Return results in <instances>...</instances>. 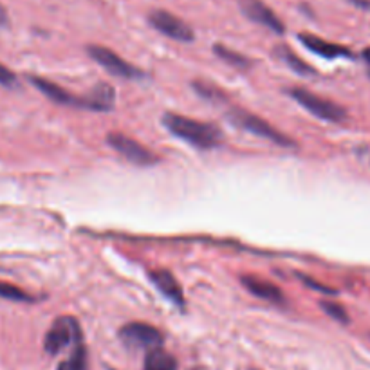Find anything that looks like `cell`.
<instances>
[{
    "instance_id": "5bb4252c",
    "label": "cell",
    "mask_w": 370,
    "mask_h": 370,
    "mask_svg": "<svg viewBox=\"0 0 370 370\" xmlns=\"http://www.w3.org/2000/svg\"><path fill=\"white\" fill-rule=\"evenodd\" d=\"M275 55L278 56L280 60L284 62L285 65H287L289 69L294 71V73H298V74H301V76H313V74H315V69H313L307 62L301 60L300 56H298L293 49L284 45V43L276 45Z\"/></svg>"
},
{
    "instance_id": "ac0fdd59",
    "label": "cell",
    "mask_w": 370,
    "mask_h": 370,
    "mask_svg": "<svg viewBox=\"0 0 370 370\" xmlns=\"http://www.w3.org/2000/svg\"><path fill=\"white\" fill-rule=\"evenodd\" d=\"M0 297L6 298V300L11 301H26V304H35L38 298L33 297V294L22 291L20 287L13 284H8V282H0Z\"/></svg>"
},
{
    "instance_id": "484cf974",
    "label": "cell",
    "mask_w": 370,
    "mask_h": 370,
    "mask_svg": "<svg viewBox=\"0 0 370 370\" xmlns=\"http://www.w3.org/2000/svg\"><path fill=\"white\" fill-rule=\"evenodd\" d=\"M192 370H201V369H192Z\"/></svg>"
},
{
    "instance_id": "4fadbf2b",
    "label": "cell",
    "mask_w": 370,
    "mask_h": 370,
    "mask_svg": "<svg viewBox=\"0 0 370 370\" xmlns=\"http://www.w3.org/2000/svg\"><path fill=\"white\" fill-rule=\"evenodd\" d=\"M241 282L242 285L257 298H262V300L269 301V304H275V306H284L285 304V297L284 293L280 291V287H276L275 284L267 282V280L259 278V276L255 275H244L241 278Z\"/></svg>"
},
{
    "instance_id": "d4e9b609",
    "label": "cell",
    "mask_w": 370,
    "mask_h": 370,
    "mask_svg": "<svg viewBox=\"0 0 370 370\" xmlns=\"http://www.w3.org/2000/svg\"><path fill=\"white\" fill-rule=\"evenodd\" d=\"M362 56H363V60H365V62H367V64H370V48L363 49Z\"/></svg>"
},
{
    "instance_id": "5b68a950",
    "label": "cell",
    "mask_w": 370,
    "mask_h": 370,
    "mask_svg": "<svg viewBox=\"0 0 370 370\" xmlns=\"http://www.w3.org/2000/svg\"><path fill=\"white\" fill-rule=\"evenodd\" d=\"M120 340L121 343L136 350H152L159 349L164 341L163 332L154 325L141 322L127 323L120 329Z\"/></svg>"
},
{
    "instance_id": "277c9868",
    "label": "cell",
    "mask_w": 370,
    "mask_h": 370,
    "mask_svg": "<svg viewBox=\"0 0 370 370\" xmlns=\"http://www.w3.org/2000/svg\"><path fill=\"white\" fill-rule=\"evenodd\" d=\"M78 341H82V329H80L78 320L73 316H60L55 320V323L45 334L43 349L51 356H56L67 349L69 345L78 343Z\"/></svg>"
},
{
    "instance_id": "9c48e42d",
    "label": "cell",
    "mask_w": 370,
    "mask_h": 370,
    "mask_svg": "<svg viewBox=\"0 0 370 370\" xmlns=\"http://www.w3.org/2000/svg\"><path fill=\"white\" fill-rule=\"evenodd\" d=\"M29 83L35 87L36 91L42 92L43 96H48L52 104L65 105V107H78V108H87V111H92V101L91 96H76L73 92L65 91L64 87L56 85V83L49 82L42 76H35V74H29L27 76Z\"/></svg>"
},
{
    "instance_id": "4316f807",
    "label": "cell",
    "mask_w": 370,
    "mask_h": 370,
    "mask_svg": "<svg viewBox=\"0 0 370 370\" xmlns=\"http://www.w3.org/2000/svg\"><path fill=\"white\" fill-rule=\"evenodd\" d=\"M369 76H370V73H369Z\"/></svg>"
},
{
    "instance_id": "3957f363",
    "label": "cell",
    "mask_w": 370,
    "mask_h": 370,
    "mask_svg": "<svg viewBox=\"0 0 370 370\" xmlns=\"http://www.w3.org/2000/svg\"><path fill=\"white\" fill-rule=\"evenodd\" d=\"M289 96L320 120L331 121V123H343L347 120V111L343 107H340L331 99H325L315 92L307 91V89H301V87L289 89Z\"/></svg>"
},
{
    "instance_id": "ba28073f",
    "label": "cell",
    "mask_w": 370,
    "mask_h": 370,
    "mask_svg": "<svg viewBox=\"0 0 370 370\" xmlns=\"http://www.w3.org/2000/svg\"><path fill=\"white\" fill-rule=\"evenodd\" d=\"M107 143L118 152V154L123 155L129 163L138 164V166H150V164H155L159 161V157H157L154 152L148 150L147 147H143L141 143L129 138L125 134H120V132L108 134Z\"/></svg>"
},
{
    "instance_id": "2e32d148",
    "label": "cell",
    "mask_w": 370,
    "mask_h": 370,
    "mask_svg": "<svg viewBox=\"0 0 370 370\" xmlns=\"http://www.w3.org/2000/svg\"><path fill=\"white\" fill-rule=\"evenodd\" d=\"M213 52H215L217 58H220L224 64H228L233 69L248 71L251 65H253V60H250L248 56L242 55V52L233 51V49L226 48L222 43H215V45H213Z\"/></svg>"
},
{
    "instance_id": "44dd1931",
    "label": "cell",
    "mask_w": 370,
    "mask_h": 370,
    "mask_svg": "<svg viewBox=\"0 0 370 370\" xmlns=\"http://www.w3.org/2000/svg\"><path fill=\"white\" fill-rule=\"evenodd\" d=\"M0 85L6 89H15L18 87V78L13 71L6 67L4 64H0Z\"/></svg>"
},
{
    "instance_id": "6da1fadb",
    "label": "cell",
    "mask_w": 370,
    "mask_h": 370,
    "mask_svg": "<svg viewBox=\"0 0 370 370\" xmlns=\"http://www.w3.org/2000/svg\"><path fill=\"white\" fill-rule=\"evenodd\" d=\"M161 121L168 132L201 150H211L222 143V132L213 123L192 120V118L173 114V112H166Z\"/></svg>"
},
{
    "instance_id": "52a82bcc",
    "label": "cell",
    "mask_w": 370,
    "mask_h": 370,
    "mask_svg": "<svg viewBox=\"0 0 370 370\" xmlns=\"http://www.w3.org/2000/svg\"><path fill=\"white\" fill-rule=\"evenodd\" d=\"M148 24L155 31H159L161 35L176 40V42L188 43L195 40V33L190 27V24H186L183 18L170 13L166 9H152L148 13Z\"/></svg>"
},
{
    "instance_id": "7a4b0ae2",
    "label": "cell",
    "mask_w": 370,
    "mask_h": 370,
    "mask_svg": "<svg viewBox=\"0 0 370 370\" xmlns=\"http://www.w3.org/2000/svg\"><path fill=\"white\" fill-rule=\"evenodd\" d=\"M226 120H228L233 127L246 130V132L253 134V136H259V138L262 139H267V141L275 143L278 147H284V148L297 147V143L289 138V136L282 134L280 130H276L271 123H267L266 120L255 116V114L244 111V108H229L228 114H226Z\"/></svg>"
},
{
    "instance_id": "8992f818",
    "label": "cell",
    "mask_w": 370,
    "mask_h": 370,
    "mask_svg": "<svg viewBox=\"0 0 370 370\" xmlns=\"http://www.w3.org/2000/svg\"><path fill=\"white\" fill-rule=\"evenodd\" d=\"M87 55L91 56L96 64H99L104 69H107L108 73L118 78H125V80H141V78H145V73L139 67L123 60L116 51L104 48V45H96V43L87 45Z\"/></svg>"
},
{
    "instance_id": "7402d4cb",
    "label": "cell",
    "mask_w": 370,
    "mask_h": 370,
    "mask_svg": "<svg viewBox=\"0 0 370 370\" xmlns=\"http://www.w3.org/2000/svg\"><path fill=\"white\" fill-rule=\"evenodd\" d=\"M300 278L304 280V284H307V285H309L311 289H316V291H322V293H325V294H336V291H334V289L327 287V285H322V284H318V282H315V280L307 278V276H301V275H300Z\"/></svg>"
},
{
    "instance_id": "ffe728a7",
    "label": "cell",
    "mask_w": 370,
    "mask_h": 370,
    "mask_svg": "<svg viewBox=\"0 0 370 370\" xmlns=\"http://www.w3.org/2000/svg\"><path fill=\"white\" fill-rule=\"evenodd\" d=\"M320 307H322L325 313H327L329 316H331L332 320H336V322L340 323H349L350 318L349 315H347V311H345L343 306H340V304H336V301H329V300H323L320 301Z\"/></svg>"
},
{
    "instance_id": "30bf717a",
    "label": "cell",
    "mask_w": 370,
    "mask_h": 370,
    "mask_svg": "<svg viewBox=\"0 0 370 370\" xmlns=\"http://www.w3.org/2000/svg\"><path fill=\"white\" fill-rule=\"evenodd\" d=\"M241 11L251 22L267 27V29L276 33V35H284L285 33V24L282 22V18L266 2H262V0H242Z\"/></svg>"
},
{
    "instance_id": "d6986e66",
    "label": "cell",
    "mask_w": 370,
    "mask_h": 370,
    "mask_svg": "<svg viewBox=\"0 0 370 370\" xmlns=\"http://www.w3.org/2000/svg\"><path fill=\"white\" fill-rule=\"evenodd\" d=\"M194 89L199 96H203L204 99H210V101H226V96L220 89H217L215 85H210V83L204 82H194Z\"/></svg>"
},
{
    "instance_id": "8fae6325",
    "label": "cell",
    "mask_w": 370,
    "mask_h": 370,
    "mask_svg": "<svg viewBox=\"0 0 370 370\" xmlns=\"http://www.w3.org/2000/svg\"><path fill=\"white\" fill-rule=\"evenodd\" d=\"M298 40H300L311 52L315 55L323 56V58H353V51L345 45H340V43L334 42H327V40L320 38L316 35H311V33H300L298 35Z\"/></svg>"
},
{
    "instance_id": "9a60e30c",
    "label": "cell",
    "mask_w": 370,
    "mask_h": 370,
    "mask_svg": "<svg viewBox=\"0 0 370 370\" xmlns=\"http://www.w3.org/2000/svg\"><path fill=\"white\" fill-rule=\"evenodd\" d=\"M177 367L179 365H177L176 356L159 347V349L148 350L143 370H177Z\"/></svg>"
},
{
    "instance_id": "cb8c5ba5",
    "label": "cell",
    "mask_w": 370,
    "mask_h": 370,
    "mask_svg": "<svg viewBox=\"0 0 370 370\" xmlns=\"http://www.w3.org/2000/svg\"><path fill=\"white\" fill-rule=\"evenodd\" d=\"M8 22H9L8 11L4 9V6L0 4V26H8Z\"/></svg>"
},
{
    "instance_id": "e0dca14e",
    "label": "cell",
    "mask_w": 370,
    "mask_h": 370,
    "mask_svg": "<svg viewBox=\"0 0 370 370\" xmlns=\"http://www.w3.org/2000/svg\"><path fill=\"white\" fill-rule=\"evenodd\" d=\"M87 349L82 341L74 345L71 356L58 365V370H87Z\"/></svg>"
},
{
    "instance_id": "7c38bea8",
    "label": "cell",
    "mask_w": 370,
    "mask_h": 370,
    "mask_svg": "<svg viewBox=\"0 0 370 370\" xmlns=\"http://www.w3.org/2000/svg\"><path fill=\"white\" fill-rule=\"evenodd\" d=\"M150 280L152 284L155 285V289L166 298L168 301H172L173 306L177 307H185V294H183V289L177 282L176 276L172 275L166 269H157V271H150Z\"/></svg>"
},
{
    "instance_id": "603a6c76",
    "label": "cell",
    "mask_w": 370,
    "mask_h": 370,
    "mask_svg": "<svg viewBox=\"0 0 370 370\" xmlns=\"http://www.w3.org/2000/svg\"><path fill=\"white\" fill-rule=\"evenodd\" d=\"M350 4L356 6L360 9H365V11H370V0H349Z\"/></svg>"
}]
</instances>
